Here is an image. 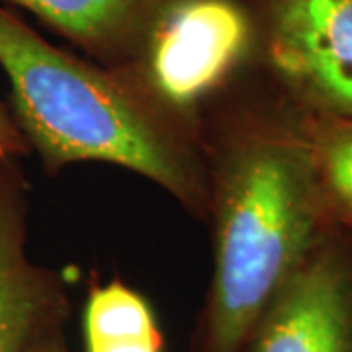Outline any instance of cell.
<instances>
[{
    "mask_svg": "<svg viewBox=\"0 0 352 352\" xmlns=\"http://www.w3.org/2000/svg\"><path fill=\"white\" fill-rule=\"evenodd\" d=\"M212 274L190 352H243L266 305L339 226L298 108L249 65L198 108Z\"/></svg>",
    "mask_w": 352,
    "mask_h": 352,
    "instance_id": "obj_1",
    "label": "cell"
},
{
    "mask_svg": "<svg viewBox=\"0 0 352 352\" xmlns=\"http://www.w3.org/2000/svg\"><path fill=\"white\" fill-rule=\"evenodd\" d=\"M0 69L12 90L14 122L45 173L76 163L113 164L206 221L198 113L166 104L135 71L65 53L2 6Z\"/></svg>",
    "mask_w": 352,
    "mask_h": 352,
    "instance_id": "obj_2",
    "label": "cell"
},
{
    "mask_svg": "<svg viewBox=\"0 0 352 352\" xmlns=\"http://www.w3.org/2000/svg\"><path fill=\"white\" fill-rule=\"evenodd\" d=\"M252 65L292 104L352 113V0H247Z\"/></svg>",
    "mask_w": 352,
    "mask_h": 352,
    "instance_id": "obj_3",
    "label": "cell"
},
{
    "mask_svg": "<svg viewBox=\"0 0 352 352\" xmlns=\"http://www.w3.org/2000/svg\"><path fill=\"white\" fill-rule=\"evenodd\" d=\"M252 57L247 0H176L153 32L139 75L173 108L198 113Z\"/></svg>",
    "mask_w": 352,
    "mask_h": 352,
    "instance_id": "obj_4",
    "label": "cell"
},
{
    "mask_svg": "<svg viewBox=\"0 0 352 352\" xmlns=\"http://www.w3.org/2000/svg\"><path fill=\"white\" fill-rule=\"evenodd\" d=\"M243 352H352V231L337 226L315 245Z\"/></svg>",
    "mask_w": 352,
    "mask_h": 352,
    "instance_id": "obj_5",
    "label": "cell"
},
{
    "mask_svg": "<svg viewBox=\"0 0 352 352\" xmlns=\"http://www.w3.org/2000/svg\"><path fill=\"white\" fill-rule=\"evenodd\" d=\"M28 201L20 161L0 159V352H36L71 315L63 274L30 256Z\"/></svg>",
    "mask_w": 352,
    "mask_h": 352,
    "instance_id": "obj_6",
    "label": "cell"
},
{
    "mask_svg": "<svg viewBox=\"0 0 352 352\" xmlns=\"http://www.w3.org/2000/svg\"><path fill=\"white\" fill-rule=\"evenodd\" d=\"M96 63L139 73L155 28L176 0H10Z\"/></svg>",
    "mask_w": 352,
    "mask_h": 352,
    "instance_id": "obj_7",
    "label": "cell"
},
{
    "mask_svg": "<svg viewBox=\"0 0 352 352\" xmlns=\"http://www.w3.org/2000/svg\"><path fill=\"white\" fill-rule=\"evenodd\" d=\"M85 352H164L149 300L122 280L92 284L82 307Z\"/></svg>",
    "mask_w": 352,
    "mask_h": 352,
    "instance_id": "obj_8",
    "label": "cell"
},
{
    "mask_svg": "<svg viewBox=\"0 0 352 352\" xmlns=\"http://www.w3.org/2000/svg\"><path fill=\"white\" fill-rule=\"evenodd\" d=\"M298 116L331 215L352 231V113L298 108Z\"/></svg>",
    "mask_w": 352,
    "mask_h": 352,
    "instance_id": "obj_9",
    "label": "cell"
},
{
    "mask_svg": "<svg viewBox=\"0 0 352 352\" xmlns=\"http://www.w3.org/2000/svg\"><path fill=\"white\" fill-rule=\"evenodd\" d=\"M25 155H30V147L14 122L12 112L0 100V159L20 161Z\"/></svg>",
    "mask_w": 352,
    "mask_h": 352,
    "instance_id": "obj_10",
    "label": "cell"
},
{
    "mask_svg": "<svg viewBox=\"0 0 352 352\" xmlns=\"http://www.w3.org/2000/svg\"><path fill=\"white\" fill-rule=\"evenodd\" d=\"M36 352H71L69 351V346H67V339H65V335H59V337H55V339L47 340L43 346H39Z\"/></svg>",
    "mask_w": 352,
    "mask_h": 352,
    "instance_id": "obj_11",
    "label": "cell"
}]
</instances>
